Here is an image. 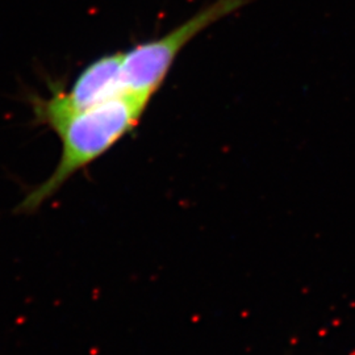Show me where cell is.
<instances>
[{"label":"cell","instance_id":"3","mask_svg":"<svg viewBox=\"0 0 355 355\" xmlns=\"http://www.w3.org/2000/svg\"><path fill=\"white\" fill-rule=\"evenodd\" d=\"M127 95L121 82V51L111 53L86 66L67 91H55L37 102L35 112L41 123H53L69 114Z\"/></svg>","mask_w":355,"mask_h":355},{"label":"cell","instance_id":"1","mask_svg":"<svg viewBox=\"0 0 355 355\" xmlns=\"http://www.w3.org/2000/svg\"><path fill=\"white\" fill-rule=\"evenodd\" d=\"M149 103L133 95H124L53 123L51 128L61 141L60 161L49 177L26 193L17 212L37 211L78 171L110 152L139 125Z\"/></svg>","mask_w":355,"mask_h":355},{"label":"cell","instance_id":"2","mask_svg":"<svg viewBox=\"0 0 355 355\" xmlns=\"http://www.w3.org/2000/svg\"><path fill=\"white\" fill-rule=\"evenodd\" d=\"M245 3L246 0H216L164 36L121 51L124 92L150 102L187 44L208 26L237 11Z\"/></svg>","mask_w":355,"mask_h":355}]
</instances>
